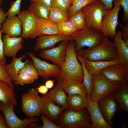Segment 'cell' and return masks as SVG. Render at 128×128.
Instances as JSON below:
<instances>
[{"label": "cell", "instance_id": "cell-1", "mask_svg": "<svg viewBox=\"0 0 128 128\" xmlns=\"http://www.w3.org/2000/svg\"><path fill=\"white\" fill-rule=\"evenodd\" d=\"M83 72L82 66L77 57L74 41H68L64 65L61 71L56 78L61 81L68 79L83 80Z\"/></svg>", "mask_w": 128, "mask_h": 128}, {"label": "cell", "instance_id": "cell-2", "mask_svg": "<svg viewBox=\"0 0 128 128\" xmlns=\"http://www.w3.org/2000/svg\"><path fill=\"white\" fill-rule=\"evenodd\" d=\"M85 59L92 61H110L118 59L116 49L114 42L105 36L103 41L100 45L90 50L81 48L76 52Z\"/></svg>", "mask_w": 128, "mask_h": 128}, {"label": "cell", "instance_id": "cell-3", "mask_svg": "<svg viewBox=\"0 0 128 128\" xmlns=\"http://www.w3.org/2000/svg\"><path fill=\"white\" fill-rule=\"evenodd\" d=\"M56 122L61 128H91V117L86 108L78 111L64 110Z\"/></svg>", "mask_w": 128, "mask_h": 128}, {"label": "cell", "instance_id": "cell-4", "mask_svg": "<svg viewBox=\"0 0 128 128\" xmlns=\"http://www.w3.org/2000/svg\"><path fill=\"white\" fill-rule=\"evenodd\" d=\"M105 36L93 28L87 27L78 30L71 37L75 44L76 52L85 46L87 49H93L100 45L104 40Z\"/></svg>", "mask_w": 128, "mask_h": 128}, {"label": "cell", "instance_id": "cell-5", "mask_svg": "<svg viewBox=\"0 0 128 128\" xmlns=\"http://www.w3.org/2000/svg\"><path fill=\"white\" fill-rule=\"evenodd\" d=\"M92 76V88L89 96L93 102L98 103L112 94L122 83L110 82L100 73Z\"/></svg>", "mask_w": 128, "mask_h": 128}, {"label": "cell", "instance_id": "cell-6", "mask_svg": "<svg viewBox=\"0 0 128 128\" xmlns=\"http://www.w3.org/2000/svg\"><path fill=\"white\" fill-rule=\"evenodd\" d=\"M22 110L28 117L41 115L42 98L36 89H29L21 96Z\"/></svg>", "mask_w": 128, "mask_h": 128}, {"label": "cell", "instance_id": "cell-7", "mask_svg": "<svg viewBox=\"0 0 128 128\" xmlns=\"http://www.w3.org/2000/svg\"><path fill=\"white\" fill-rule=\"evenodd\" d=\"M82 9L86 14L87 26L99 31L102 18L108 11L105 6L100 1L96 0L88 4Z\"/></svg>", "mask_w": 128, "mask_h": 128}, {"label": "cell", "instance_id": "cell-8", "mask_svg": "<svg viewBox=\"0 0 128 128\" xmlns=\"http://www.w3.org/2000/svg\"><path fill=\"white\" fill-rule=\"evenodd\" d=\"M14 108L12 106L0 105V110L5 118L6 124L9 128H25L28 126L32 122H38L40 119L35 117H28L23 119L19 118L14 110Z\"/></svg>", "mask_w": 128, "mask_h": 128}, {"label": "cell", "instance_id": "cell-9", "mask_svg": "<svg viewBox=\"0 0 128 128\" xmlns=\"http://www.w3.org/2000/svg\"><path fill=\"white\" fill-rule=\"evenodd\" d=\"M121 7L120 5L114 6L113 8L108 10L101 21L99 31L111 38H113L116 33V29L119 23L118 13Z\"/></svg>", "mask_w": 128, "mask_h": 128}, {"label": "cell", "instance_id": "cell-10", "mask_svg": "<svg viewBox=\"0 0 128 128\" xmlns=\"http://www.w3.org/2000/svg\"><path fill=\"white\" fill-rule=\"evenodd\" d=\"M27 54L32 59L39 76L43 79L46 80L50 77L56 78L61 71L62 69L59 66L42 60L36 57L32 52H28Z\"/></svg>", "mask_w": 128, "mask_h": 128}, {"label": "cell", "instance_id": "cell-11", "mask_svg": "<svg viewBox=\"0 0 128 128\" xmlns=\"http://www.w3.org/2000/svg\"><path fill=\"white\" fill-rule=\"evenodd\" d=\"M22 22L23 38L34 39L37 36L36 25L37 17L27 10L21 12L18 16Z\"/></svg>", "mask_w": 128, "mask_h": 128}, {"label": "cell", "instance_id": "cell-12", "mask_svg": "<svg viewBox=\"0 0 128 128\" xmlns=\"http://www.w3.org/2000/svg\"><path fill=\"white\" fill-rule=\"evenodd\" d=\"M99 109L104 119L112 128L113 117L120 109L119 104L112 94H110L97 103Z\"/></svg>", "mask_w": 128, "mask_h": 128}, {"label": "cell", "instance_id": "cell-13", "mask_svg": "<svg viewBox=\"0 0 128 128\" xmlns=\"http://www.w3.org/2000/svg\"><path fill=\"white\" fill-rule=\"evenodd\" d=\"M69 41H63L56 47L42 50L39 54V56L50 61L62 69L64 63L66 47Z\"/></svg>", "mask_w": 128, "mask_h": 128}, {"label": "cell", "instance_id": "cell-14", "mask_svg": "<svg viewBox=\"0 0 128 128\" xmlns=\"http://www.w3.org/2000/svg\"><path fill=\"white\" fill-rule=\"evenodd\" d=\"M100 73L112 82L123 83L128 81V67L119 64L108 66L102 69Z\"/></svg>", "mask_w": 128, "mask_h": 128}, {"label": "cell", "instance_id": "cell-15", "mask_svg": "<svg viewBox=\"0 0 128 128\" xmlns=\"http://www.w3.org/2000/svg\"><path fill=\"white\" fill-rule=\"evenodd\" d=\"M4 54L8 57L15 56L17 53L23 47L22 43L24 42L21 37H10L5 34L2 38Z\"/></svg>", "mask_w": 128, "mask_h": 128}, {"label": "cell", "instance_id": "cell-16", "mask_svg": "<svg viewBox=\"0 0 128 128\" xmlns=\"http://www.w3.org/2000/svg\"><path fill=\"white\" fill-rule=\"evenodd\" d=\"M41 97V114L45 115L53 122H56L64 109L59 105L55 104L53 101L43 95Z\"/></svg>", "mask_w": 128, "mask_h": 128}, {"label": "cell", "instance_id": "cell-17", "mask_svg": "<svg viewBox=\"0 0 128 128\" xmlns=\"http://www.w3.org/2000/svg\"><path fill=\"white\" fill-rule=\"evenodd\" d=\"M88 105L87 108L89 113L91 128H112L104 119L98 107L97 103L93 102L90 96H87Z\"/></svg>", "mask_w": 128, "mask_h": 128}, {"label": "cell", "instance_id": "cell-18", "mask_svg": "<svg viewBox=\"0 0 128 128\" xmlns=\"http://www.w3.org/2000/svg\"><path fill=\"white\" fill-rule=\"evenodd\" d=\"M72 40L71 37H65L61 35H46L39 37L36 40L33 50L37 51L41 49L53 47L55 44L60 41Z\"/></svg>", "mask_w": 128, "mask_h": 128}, {"label": "cell", "instance_id": "cell-19", "mask_svg": "<svg viewBox=\"0 0 128 128\" xmlns=\"http://www.w3.org/2000/svg\"><path fill=\"white\" fill-rule=\"evenodd\" d=\"M1 27L3 32L10 37H19L22 35V22L17 16L7 17Z\"/></svg>", "mask_w": 128, "mask_h": 128}, {"label": "cell", "instance_id": "cell-20", "mask_svg": "<svg viewBox=\"0 0 128 128\" xmlns=\"http://www.w3.org/2000/svg\"><path fill=\"white\" fill-rule=\"evenodd\" d=\"M55 86L46 94L43 95L58 105L62 106L64 110L69 109L68 97L62 88L61 81L58 80Z\"/></svg>", "mask_w": 128, "mask_h": 128}, {"label": "cell", "instance_id": "cell-21", "mask_svg": "<svg viewBox=\"0 0 128 128\" xmlns=\"http://www.w3.org/2000/svg\"><path fill=\"white\" fill-rule=\"evenodd\" d=\"M37 36L60 35L57 23L50 19L37 17L36 25Z\"/></svg>", "mask_w": 128, "mask_h": 128}, {"label": "cell", "instance_id": "cell-22", "mask_svg": "<svg viewBox=\"0 0 128 128\" xmlns=\"http://www.w3.org/2000/svg\"><path fill=\"white\" fill-rule=\"evenodd\" d=\"M113 38L119 64L128 67V46L122 39L121 31H118Z\"/></svg>", "mask_w": 128, "mask_h": 128}, {"label": "cell", "instance_id": "cell-23", "mask_svg": "<svg viewBox=\"0 0 128 128\" xmlns=\"http://www.w3.org/2000/svg\"><path fill=\"white\" fill-rule=\"evenodd\" d=\"M14 88L7 83L0 80V105L12 106L14 108L17 105Z\"/></svg>", "mask_w": 128, "mask_h": 128}, {"label": "cell", "instance_id": "cell-24", "mask_svg": "<svg viewBox=\"0 0 128 128\" xmlns=\"http://www.w3.org/2000/svg\"><path fill=\"white\" fill-rule=\"evenodd\" d=\"M62 88L69 95L79 94L87 96L86 89L83 82L73 79L61 81Z\"/></svg>", "mask_w": 128, "mask_h": 128}, {"label": "cell", "instance_id": "cell-25", "mask_svg": "<svg viewBox=\"0 0 128 128\" xmlns=\"http://www.w3.org/2000/svg\"><path fill=\"white\" fill-rule=\"evenodd\" d=\"M26 57V55L24 54L22 55L18 58L16 57V56L13 57H12L11 63L9 64H5L6 72L14 86H15L20 70L28 61L27 59L24 62L22 61Z\"/></svg>", "mask_w": 128, "mask_h": 128}, {"label": "cell", "instance_id": "cell-26", "mask_svg": "<svg viewBox=\"0 0 128 128\" xmlns=\"http://www.w3.org/2000/svg\"><path fill=\"white\" fill-rule=\"evenodd\" d=\"M114 98L118 103L120 109L128 112V84L122 83L112 93Z\"/></svg>", "mask_w": 128, "mask_h": 128}, {"label": "cell", "instance_id": "cell-27", "mask_svg": "<svg viewBox=\"0 0 128 128\" xmlns=\"http://www.w3.org/2000/svg\"><path fill=\"white\" fill-rule=\"evenodd\" d=\"M84 63L91 74L94 75L100 73L102 69L111 65L119 64V62L118 59L110 61H92L84 59Z\"/></svg>", "mask_w": 128, "mask_h": 128}, {"label": "cell", "instance_id": "cell-28", "mask_svg": "<svg viewBox=\"0 0 128 128\" xmlns=\"http://www.w3.org/2000/svg\"><path fill=\"white\" fill-rule=\"evenodd\" d=\"M87 96L79 94L69 95L68 103L69 109L74 111H78L86 108L88 105Z\"/></svg>", "mask_w": 128, "mask_h": 128}, {"label": "cell", "instance_id": "cell-29", "mask_svg": "<svg viewBox=\"0 0 128 128\" xmlns=\"http://www.w3.org/2000/svg\"><path fill=\"white\" fill-rule=\"evenodd\" d=\"M78 60L80 62L83 72V82L86 89L87 96H90L92 88V75L84 63V59L82 56L76 53Z\"/></svg>", "mask_w": 128, "mask_h": 128}, {"label": "cell", "instance_id": "cell-30", "mask_svg": "<svg viewBox=\"0 0 128 128\" xmlns=\"http://www.w3.org/2000/svg\"><path fill=\"white\" fill-rule=\"evenodd\" d=\"M50 8L41 4L31 2L27 10L38 17L48 19Z\"/></svg>", "mask_w": 128, "mask_h": 128}, {"label": "cell", "instance_id": "cell-31", "mask_svg": "<svg viewBox=\"0 0 128 128\" xmlns=\"http://www.w3.org/2000/svg\"><path fill=\"white\" fill-rule=\"evenodd\" d=\"M68 12H65L59 9L51 7L50 9L48 19L56 23L69 20Z\"/></svg>", "mask_w": 128, "mask_h": 128}, {"label": "cell", "instance_id": "cell-32", "mask_svg": "<svg viewBox=\"0 0 128 128\" xmlns=\"http://www.w3.org/2000/svg\"><path fill=\"white\" fill-rule=\"evenodd\" d=\"M69 20L78 30L87 27L86 14L82 9L69 16Z\"/></svg>", "mask_w": 128, "mask_h": 128}, {"label": "cell", "instance_id": "cell-33", "mask_svg": "<svg viewBox=\"0 0 128 128\" xmlns=\"http://www.w3.org/2000/svg\"><path fill=\"white\" fill-rule=\"evenodd\" d=\"M60 35L70 37L78 30L70 20L57 23Z\"/></svg>", "mask_w": 128, "mask_h": 128}, {"label": "cell", "instance_id": "cell-34", "mask_svg": "<svg viewBox=\"0 0 128 128\" xmlns=\"http://www.w3.org/2000/svg\"><path fill=\"white\" fill-rule=\"evenodd\" d=\"M97 0H74L68 10L69 16L82 9L88 4Z\"/></svg>", "mask_w": 128, "mask_h": 128}, {"label": "cell", "instance_id": "cell-35", "mask_svg": "<svg viewBox=\"0 0 128 128\" xmlns=\"http://www.w3.org/2000/svg\"><path fill=\"white\" fill-rule=\"evenodd\" d=\"M25 73L31 75L35 80H37L39 76L32 62L28 59L27 62L20 70L19 73Z\"/></svg>", "mask_w": 128, "mask_h": 128}, {"label": "cell", "instance_id": "cell-36", "mask_svg": "<svg viewBox=\"0 0 128 128\" xmlns=\"http://www.w3.org/2000/svg\"><path fill=\"white\" fill-rule=\"evenodd\" d=\"M6 63L0 61V80L7 83L10 87L14 88V85L6 70Z\"/></svg>", "mask_w": 128, "mask_h": 128}, {"label": "cell", "instance_id": "cell-37", "mask_svg": "<svg viewBox=\"0 0 128 128\" xmlns=\"http://www.w3.org/2000/svg\"><path fill=\"white\" fill-rule=\"evenodd\" d=\"M35 80L31 75L24 73H19L15 86L17 85L23 86L25 84L33 83Z\"/></svg>", "mask_w": 128, "mask_h": 128}, {"label": "cell", "instance_id": "cell-38", "mask_svg": "<svg viewBox=\"0 0 128 128\" xmlns=\"http://www.w3.org/2000/svg\"><path fill=\"white\" fill-rule=\"evenodd\" d=\"M21 1L16 0L11 3L8 11L6 12L7 17L15 16L20 13Z\"/></svg>", "mask_w": 128, "mask_h": 128}, {"label": "cell", "instance_id": "cell-39", "mask_svg": "<svg viewBox=\"0 0 128 128\" xmlns=\"http://www.w3.org/2000/svg\"><path fill=\"white\" fill-rule=\"evenodd\" d=\"M113 3L114 6L121 5L123 10V21L128 22V0H114Z\"/></svg>", "mask_w": 128, "mask_h": 128}, {"label": "cell", "instance_id": "cell-40", "mask_svg": "<svg viewBox=\"0 0 128 128\" xmlns=\"http://www.w3.org/2000/svg\"><path fill=\"white\" fill-rule=\"evenodd\" d=\"M40 118L43 122V125L41 126L40 128H61L44 114H42Z\"/></svg>", "mask_w": 128, "mask_h": 128}, {"label": "cell", "instance_id": "cell-41", "mask_svg": "<svg viewBox=\"0 0 128 128\" xmlns=\"http://www.w3.org/2000/svg\"><path fill=\"white\" fill-rule=\"evenodd\" d=\"M70 7L63 0H52V7L65 12H68Z\"/></svg>", "mask_w": 128, "mask_h": 128}, {"label": "cell", "instance_id": "cell-42", "mask_svg": "<svg viewBox=\"0 0 128 128\" xmlns=\"http://www.w3.org/2000/svg\"><path fill=\"white\" fill-rule=\"evenodd\" d=\"M119 25L122 29L121 31L122 39L125 44L128 46V22H126L124 25L121 24H120Z\"/></svg>", "mask_w": 128, "mask_h": 128}, {"label": "cell", "instance_id": "cell-43", "mask_svg": "<svg viewBox=\"0 0 128 128\" xmlns=\"http://www.w3.org/2000/svg\"><path fill=\"white\" fill-rule=\"evenodd\" d=\"M3 33L2 30L1 29L0 30V61L6 63V60L4 54L3 43L2 39Z\"/></svg>", "mask_w": 128, "mask_h": 128}, {"label": "cell", "instance_id": "cell-44", "mask_svg": "<svg viewBox=\"0 0 128 128\" xmlns=\"http://www.w3.org/2000/svg\"><path fill=\"white\" fill-rule=\"evenodd\" d=\"M31 2L39 4L50 8L52 7V0H29Z\"/></svg>", "mask_w": 128, "mask_h": 128}, {"label": "cell", "instance_id": "cell-45", "mask_svg": "<svg viewBox=\"0 0 128 128\" xmlns=\"http://www.w3.org/2000/svg\"><path fill=\"white\" fill-rule=\"evenodd\" d=\"M101 1L105 6L107 9L109 10L112 9L114 0H97Z\"/></svg>", "mask_w": 128, "mask_h": 128}, {"label": "cell", "instance_id": "cell-46", "mask_svg": "<svg viewBox=\"0 0 128 128\" xmlns=\"http://www.w3.org/2000/svg\"><path fill=\"white\" fill-rule=\"evenodd\" d=\"M38 93L43 95L46 94L48 91V89L45 85H41L36 88Z\"/></svg>", "mask_w": 128, "mask_h": 128}, {"label": "cell", "instance_id": "cell-47", "mask_svg": "<svg viewBox=\"0 0 128 128\" xmlns=\"http://www.w3.org/2000/svg\"><path fill=\"white\" fill-rule=\"evenodd\" d=\"M7 17L6 13H5L3 9L0 7V24L1 26Z\"/></svg>", "mask_w": 128, "mask_h": 128}, {"label": "cell", "instance_id": "cell-48", "mask_svg": "<svg viewBox=\"0 0 128 128\" xmlns=\"http://www.w3.org/2000/svg\"><path fill=\"white\" fill-rule=\"evenodd\" d=\"M5 118L0 113V128H8Z\"/></svg>", "mask_w": 128, "mask_h": 128}, {"label": "cell", "instance_id": "cell-49", "mask_svg": "<svg viewBox=\"0 0 128 128\" xmlns=\"http://www.w3.org/2000/svg\"><path fill=\"white\" fill-rule=\"evenodd\" d=\"M54 81L52 79L48 80L45 82V85L48 89H51L54 86Z\"/></svg>", "mask_w": 128, "mask_h": 128}, {"label": "cell", "instance_id": "cell-50", "mask_svg": "<svg viewBox=\"0 0 128 128\" xmlns=\"http://www.w3.org/2000/svg\"><path fill=\"white\" fill-rule=\"evenodd\" d=\"M66 4L70 6L72 5L74 0H63Z\"/></svg>", "mask_w": 128, "mask_h": 128}, {"label": "cell", "instance_id": "cell-51", "mask_svg": "<svg viewBox=\"0 0 128 128\" xmlns=\"http://www.w3.org/2000/svg\"><path fill=\"white\" fill-rule=\"evenodd\" d=\"M3 0H0V7H1L2 5Z\"/></svg>", "mask_w": 128, "mask_h": 128}, {"label": "cell", "instance_id": "cell-52", "mask_svg": "<svg viewBox=\"0 0 128 128\" xmlns=\"http://www.w3.org/2000/svg\"><path fill=\"white\" fill-rule=\"evenodd\" d=\"M2 26L0 24V30L1 29Z\"/></svg>", "mask_w": 128, "mask_h": 128}]
</instances>
